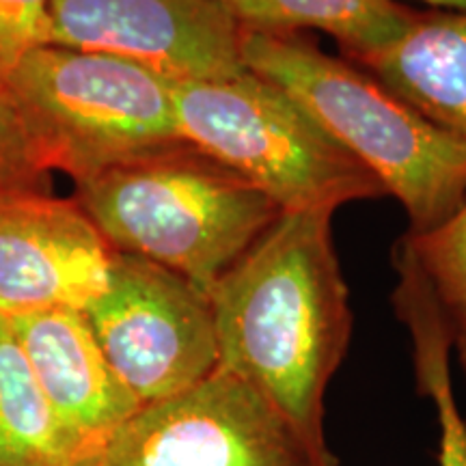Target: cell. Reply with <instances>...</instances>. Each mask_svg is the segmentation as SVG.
<instances>
[{
    "mask_svg": "<svg viewBox=\"0 0 466 466\" xmlns=\"http://www.w3.org/2000/svg\"><path fill=\"white\" fill-rule=\"evenodd\" d=\"M83 313L108 365L141 406L218 370L209 296L156 261L115 253L106 289Z\"/></svg>",
    "mask_w": 466,
    "mask_h": 466,
    "instance_id": "8992f818",
    "label": "cell"
},
{
    "mask_svg": "<svg viewBox=\"0 0 466 466\" xmlns=\"http://www.w3.org/2000/svg\"><path fill=\"white\" fill-rule=\"evenodd\" d=\"M352 63L434 126L466 141V9L415 11L393 44Z\"/></svg>",
    "mask_w": 466,
    "mask_h": 466,
    "instance_id": "8fae6325",
    "label": "cell"
},
{
    "mask_svg": "<svg viewBox=\"0 0 466 466\" xmlns=\"http://www.w3.org/2000/svg\"><path fill=\"white\" fill-rule=\"evenodd\" d=\"M93 466H309L300 445L247 382L218 370L145 404L102 445Z\"/></svg>",
    "mask_w": 466,
    "mask_h": 466,
    "instance_id": "52a82bcc",
    "label": "cell"
},
{
    "mask_svg": "<svg viewBox=\"0 0 466 466\" xmlns=\"http://www.w3.org/2000/svg\"><path fill=\"white\" fill-rule=\"evenodd\" d=\"M248 72L277 85L406 209L410 231L450 218L466 195V141L434 126L374 76L299 33L242 31Z\"/></svg>",
    "mask_w": 466,
    "mask_h": 466,
    "instance_id": "7a4b0ae2",
    "label": "cell"
},
{
    "mask_svg": "<svg viewBox=\"0 0 466 466\" xmlns=\"http://www.w3.org/2000/svg\"><path fill=\"white\" fill-rule=\"evenodd\" d=\"M404 238L442 305L450 311H466V195L441 225Z\"/></svg>",
    "mask_w": 466,
    "mask_h": 466,
    "instance_id": "9a60e30c",
    "label": "cell"
},
{
    "mask_svg": "<svg viewBox=\"0 0 466 466\" xmlns=\"http://www.w3.org/2000/svg\"><path fill=\"white\" fill-rule=\"evenodd\" d=\"M115 250L76 201L0 195V316L85 311L106 289Z\"/></svg>",
    "mask_w": 466,
    "mask_h": 466,
    "instance_id": "9c48e42d",
    "label": "cell"
},
{
    "mask_svg": "<svg viewBox=\"0 0 466 466\" xmlns=\"http://www.w3.org/2000/svg\"><path fill=\"white\" fill-rule=\"evenodd\" d=\"M432 9H447V11H462L466 9V0H419Z\"/></svg>",
    "mask_w": 466,
    "mask_h": 466,
    "instance_id": "d6986e66",
    "label": "cell"
},
{
    "mask_svg": "<svg viewBox=\"0 0 466 466\" xmlns=\"http://www.w3.org/2000/svg\"><path fill=\"white\" fill-rule=\"evenodd\" d=\"M52 44L137 63L173 85L242 74V28L223 0H52Z\"/></svg>",
    "mask_w": 466,
    "mask_h": 466,
    "instance_id": "ba28073f",
    "label": "cell"
},
{
    "mask_svg": "<svg viewBox=\"0 0 466 466\" xmlns=\"http://www.w3.org/2000/svg\"><path fill=\"white\" fill-rule=\"evenodd\" d=\"M173 108L184 143L242 175L281 214L337 212L384 195L374 175L299 102L248 69L173 85Z\"/></svg>",
    "mask_w": 466,
    "mask_h": 466,
    "instance_id": "277c9868",
    "label": "cell"
},
{
    "mask_svg": "<svg viewBox=\"0 0 466 466\" xmlns=\"http://www.w3.org/2000/svg\"><path fill=\"white\" fill-rule=\"evenodd\" d=\"M76 203L115 253L212 285L281 217L264 192L188 143L162 147L76 184Z\"/></svg>",
    "mask_w": 466,
    "mask_h": 466,
    "instance_id": "3957f363",
    "label": "cell"
},
{
    "mask_svg": "<svg viewBox=\"0 0 466 466\" xmlns=\"http://www.w3.org/2000/svg\"><path fill=\"white\" fill-rule=\"evenodd\" d=\"M451 326H453V343H456L460 360L466 371V311H450Z\"/></svg>",
    "mask_w": 466,
    "mask_h": 466,
    "instance_id": "ac0fdd59",
    "label": "cell"
},
{
    "mask_svg": "<svg viewBox=\"0 0 466 466\" xmlns=\"http://www.w3.org/2000/svg\"><path fill=\"white\" fill-rule=\"evenodd\" d=\"M52 0H0V86L31 52L52 44Z\"/></svg>",
    "mask_w": 466,
    "mask_h": 466,
    "instance_id": "2e32d148",
    "label": "cell"
},
{
    "mask_svg": "<svg viewBox=\"0 0 466 466\" xmlns=\"http://www.w3.org/2000/svg\"><path fill=\"white\" fill-rule=\"evenodd\" d=\"M48 168L31 141L25 121L0 86V195L22 190H48Z\"/></svg>",
    "mask_w": 466,
    "mask_h": 466,
    "instance_id": "e0dca14e",
    "label": "cell"
},
{
    "mask_svg": "<svg viewBox=\"0 0 466 466\" xmlns=\"http://www.w3.org/2000/svg\"><path fill=\"white\" fill-rule=\"evenodd\" d=\"M93 462H96V460H93ZM91 466H93V464H91Z\"/></svg>",
    "mask_w": 466,
    "mask_h": 466,
    "instance_id": "ffe728a7",
    "label": "cell"
},
{
    "mask_svg": "<svg viewBox=\"0 0 466 466\" xmlns=\"http://www.w3.org/2000/svg\"><path fill=\"white\" fill-rule=\"evenodd\" d=\"M393 259L398 270L393 302L412 335L419 391L432 398L439 410L441 466H466V423L458 412L450 378L453 346L450 309L442 305L406 238L400 240Z\"/></svg>",
    "mask_w": 466,
    "mask_h": 466,
    "instance_id": "4fadbf2b",
    "label": "cell"
},
{
    "mask_svg": "<svg viewBox=\"0 0 466 466\" xmlns=\"http://www.w3.org/2000/svg\"><path fill=\"white\" fill-rule=\"evenodd\" d=\"M333 217L281 214L209 289L218 367L268 401L309 466H339L326 441L324 398L352 339Z\"/></svg>",
    "mask_w": 466,
    "mask_h": 466,
    "instance_id": "6da1fadb",
    "label": "cell"
},
{
    "mask_svg": "<svg viewBox=\"0 0 466 466\" xmlns=\"http://www.w3.org/2000/svg\"><path fill=\"white\" fill-rule=\"evenodd\" d=\"M242 31H322L346 55V61L393 44L415 11L395 0H223Z\"/></svg>",
    "mask_w": 466,
    "mask_h": 466,
    "instance_id": "5bb4252c",
    "label": "cell"
},
{
    "mask_svg": "<svg viewBox=\"0 0 466 466\" xmlns=\"http://www.w3.org/2000/svg\"><path fill=\"white\" fill-rule=\"evenodd\" d=\"M7 93L48 173L76 184L184 143L173 83L113 55L44 46L20 63Z\"/></svg>",
    "mask_w": 466,
    "mask_h": 466,
    "instance_id": "5b68a950",
    "label": "cell"
},
{
    "mask_svg": "<svg viewBox=\"0 0 466 466\" xmlns=\"http://www.w3.org/2000/svg\"><path fill=\"white\" fill-rule=\"evenodd\" d=\"M97 453L52 410L11 322L0 316V466H91Z\"/></svg>",
    "mask_w": 466,
    "mask_h": 466,
    "instance_id": "7c38bea8",
    "label": "cell"
},
{
    "mask_svg": "<svg viewBox=\"0 0 466 466\" xmlns=\"http://www.w3.org/2000/svg\"><path fill=\"white\" fill-rule=\"evenodd\" d=\"M7 319L56 417L102 450L141 404L108 365L85 313L50 309Z\"/></svg>",
    "mask_w": 466,
    "mask_h": 466,
    "instance_id": "30bf717a",
    "label": "cell"
}]
</instances>
